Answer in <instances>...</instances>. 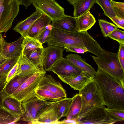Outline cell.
I'll return each mask as SVG.
<instances>
[{
  "instance_id": "cell-23",
  "label": "cell",
  "mask_w": 124,
  "mask_h": 124,
  "mask_svg": "<svg viewBox=\"0 0 124 124\" xmlns=\"http://www.w3.org/2000/svg\"><path fill=\"white\" fill-rule=\"evenodd\" d=\"M21 117L3 106L0 105V124H14Z\"/></svg>"
},
{
  "instance_id": "cell-7",
  "label": "cell",
  "mask_w": 124,
  "mask_h": 124,
  "mask_svg": "<svg viewBox=\"0 0 124 124\" xmlns=\"http://www.w3.org/2000/svg\"><path fill=\"white\" fill-rule=\"evenodd\" d=\"M32 3L36 10L48 16L52 21L65 15L63 8L54 0H33Z\"/></svg>"
},
{
  "instance_id": "cell-22",
  "label": "cell",
  "mask_w": 124,
  "mask_h": 124,
  "mask_svg": "<svg viewBox=\"0 0 124 124\" xmlns=\"http://www.w3.org/2000/svg\"><path fill=\"white\" fill-rule=\"evenodd\" d=\"M81 106V96L79 93H76L72 98L68 114L66 117V119L77 120Z\"/></svg>"
},
{
  "instance_id": "cell-34",
  "label": "cell",
  "mask_w": 124,
  "mask_h": 124,
  "mask_svg": "<svg viewBox=\"0 0 124 124\" xmlns=\"http://www.w3.org/2000/svg\"><path fill=\"white\" fill-rule=\"evenodd\" d=\"M108 37L119 43L124 44V31L117 28L110 34Z\"/></svg>"
},
{
  "instance_id": "cell-3",
  "label": "cell",
  "mask_w": 124,
  "mask_h": 124,
  "mask_svg": "<svg viewBox=\"0 0 124 124\" xmlns=\"http://www.w3.org/2000/svg\"><path fill=\"white\" fill-rule=\"evenodd\" d=\"M92 56L98 68L109 75L124 86V70L119 60L118 52L113 53L103 49L101 56Z\"/></svg>"
},
{
  "instance_id": "cell-11",
  "label": "cell",
  "mask_w": 124,
  "mask_h": 124,
  "mask_svg": "<svg viewBox=\"0 0 124 124\" xmlns=\"http://www.w3.org/2000/svg\"><path fill=\"white\" fill-rule=\"evenodd\" d=\"M64 50L63 48L50 45L44 48L43 67L45 71H48L56 62L63 58Z\"/></svg>"
},
{
  "instance_id": "cell-9",
  "label": "cell",
  "mask_w": 124,
  "mask_h": 124,
  "mask_svg": "<svg viewBox=\"0 0 124 124\" xmlns=\"http://www.w3.org/2000/svg\"><path fill=\"white\" fill-rule=\"evenodd\" d=\"M62 82L74 90L79 91L93 79L94 76L82 71L79 74L72 73L67 76H57Z\"/></svg>"
},
{
  "instance_id": "cell-8",
  "label": "cell",
  "mask_w": 124,
  "mask_h": 124,
  "mask_svg": "<svg viewBox=\"0 0 124 124\" xmlns=\"http://www.w3.org/2000/svg\"><path fill=\"white\" fill-rule=\"evenodd\" d=\"M104 105L98 107L86 116L78 120L79 124H112L117 122L109 117Z\"/></svg>"
},
{
  "instance_id": "cell-42",
  "label": "cell",
  "mask_w": 124,
  "mask_h": 124,
  "mask_svg": "<svg viewBox=\"0 0 124 124\" xmlns=\"http://www.w3.org/2000/svg\"><path fill=\"white\" fill-rule=\"evenodd\" d=\"M5 41L4 39L2 37V34H0V54L1 53Z\"/></svg>"
},
{
  "instance_id": "cell-35",
  "label": "cell",
  "mask_w": 124,
  "mask_h": 124,
  "mask_svg": "<svg viewBox=\"0 0 124 124\" xmlns=\"http://www.w3.org/2000/svg\"><path fill=\"white\" fill-rule=\"evenodd\" d=\"M113 7L116 16L124 18V3L112 0Z\"/></svg>"
},
{
  "instance_id": "cell-14",
  "label": "cell",
  "mask_w": 124,
  "mask_h": 124,
  "mask_svg": "<svg viewBox=\"0 0 124 124\" xmlns=\"http://www.w3.org/2000/svg\"><path fill=\"white\" fill-rule=\"evenodd\" d=\"M52 27L65 31H78L77 18L65 15L57 19L52 21Z\"/></svg>"
},
{
  "instance_id": "cell-39",
  "label": "cell",
  "mask_w": 124,
  "mask_h": 124,
  "mask_svg": "<svg viewBox=\"0 0 124 124\" xmlns=\"http://www.w3.org/2000/svg\"><path fill=\"white\" fill-rule=\"evenodd\" d=\"M118 55L120 63L122 69L124 70V44L119 43Z\"/></svg>"
},
{
  "instance_id": "cell-2",
  "label": "cell",
  "mask_w": 124,
  "mask_h": 124,
  "mask_svg": "<svg viewBox=\"0 0 124 124\" xmlns=\"http://www.w3.org/2000/svg\"><path fill=\"white\" fill-rule=\"evenodd\" d=\"M79 91L81 97V106L77 120L85 116L93 110L104 105L94 78Z\"/></svg>"
},
{
  "instance_id": "cell-13",
  "label": "cell",
  "mask_w": 124,
  "mask_h": 124,
  "mask_svg": "<svg viewBox=\"0 0 124 124\" xmlns=\"http://www.w3.org/2000/svg\"><path fill=\"white\" fill-rule=\"evenodd\" d=\"M48 71H52L57 76H67L72 73L78 74L82 71L63 57L56 62Z\"/></svg>"
},
{
  "instance_id": "cell-4",
  "label": "cell",
  "mask_w": 124,
  "mask_h": 124,
  "mask_svg": "<svg viewBox=\"0 0 124 124\" xmlns=\"http://www.w3.org/2000/svg\"><path fill=\"white\" fill-rule=\"evenodd\" d=\"M20 5L19 0H0V34L6 32L11 27Z\"/></svg>"
},
{
  "instance_id": "cell-36",
  "label": "cell",
  "mask_w": 124,
  "mask_h": 124,
  "mask_svg": "<svg viewBox=\"0 0 124 124\" xmlns=\"http://www.w3.org/2000/svg\"><path fill=\"white\" fill-rule=\"evenodd\" d=\"M52 26L51 24L47 26L37 37L36 39L42 44L45 41L50 35Z\"/></svg>"
},
{
  "instance_id": "cell-44",
  "label": "cell",
  "mask_w": 124,
  "mask_h": 124,
  "mask_svg": "<svg viewBox=\"0 0 124 124\" xmlns=\"http://www.w3.org/2000/svg\"><path fill=\"white\" fill-rule=\"evenodd\" d=\"M6 58L4 57L1 55V53L0 54V61L3 60Z\"/></svg>"
},
{
  "instance_id": "cell-41",
  "label": "cell",
  "mask_w": 124,
  "mask_h": 124,
  "mask_svg": "<svg viewBox=\"0 0 124 124\" xmlns=\"http://www.w3.org/2000/svg\"><path fill=\"white\" fill-rule=\"evenodd\" d=\"M64 49L66 52H70L79 54H84L88 52L86 49L79 47H71Z\"/></svg>"
},
{
  "instance_id": "cell-1",
  "label": "cell",
  "mask_w": 124,
  "mask_h": 124,
  "mask_svg": "<svg viewBox=\"0 0 124 124\" xmlns=\"http://www.w3.org/2000/svg\"><path fill=\"white\" fill-rule=\"evenodd\" d=\"M94 79L104 105L108 108L124 110V86L98 68Z\"/></svg>"
},
{
  "instance_id": "cell-27",
  "label": "cell",
  "mask_w": 124,
  "mask_h": 124,
  "mask_svg": "<svg viewBox=\"0 0 124 124\" xmlns=\"http://www.w3.org/2000/svg\"><path fill=\"white\" fill-rule=\"evenodd\" d=\"M22 47V52L24 54L37 48L43 47L42 44L38 40L29 36L24 37Z\"/></svg>"
},
{
  "instance_id": "cell-12",
  "label": "cell",
  "mask_w": 124,
  "mask_h": 124,
  "mask_svg": "<svg viewBox=\"0 0 124 124\" xmlns=\"http://www.w3.org/2000/svg\"><path fill=\"white\" fill-rule=\"evenodd\" d=\"M38 87L46 89L60 98H67L66 90L60 82L57 81L50 75H45Z\"/></svg>"
},
{
  "instance_id": "cell-20",
  "label": "cell",
  "mask_w": 124,
  "mask_h": 124,
  "mask_svg": "<svg viewBox=\"0 0 124 124\" xmlns=\"http://www.w3.org/2000/svg\"><path fill=\"white\" fill-rule=\"evenodd\" d=\"M44 48H37L25 54L22 53L30 63L42 72L46 71L43 67Z\"/></svg>"
},
{
  "instance_id": "cell-38",
  "label": "cell",
  "mask_w": 124,
  "mask_h": 124,
  "mask_svg": "<svg viewBox=\"0 0 124 124\" xmlns=\"http://www.w3.org/2000/svg\"><path fill=\"white\" fill-rule=\"evenodd\" d=\"M19 64L17 62L8 73L6 81L7 84L12 78L17 75V71L19 68Z\"/></svg>"
},
{
  "instance_id": "cell-26",
  "label": "cell",
  "mask_w": 124,
  "mask_h": 124,
  "mask_svg": "<svg viewBox=\"0 0 124 124\" xmlns=\"http://www.w3.org/2000/svg\"><path fill=\"white\" fill-rule=\"evenodd\" d=\"M32 74L25 76L16 75L6 85L5 90L7 93L8 95H11Z\"/></svg>"
},
{
  "instance_id": "cell-10",
  "label": "cell",
  "mask_w": 124,
  "mask_h": 124,
  "mask_svg": "<svg viewBox=\"0 0 124 124\" xmlns=\"http://www.w3.org/2000/svg\"><path fill=\"white\" fill-rule=\"evenodd\" d=\"M59 101L52 102L41 111L32 124H57L58 119L57 110Z\"/></svg>"
},
{
  "instance_id": "cell-45",
  "label": "cell",
  "mask_w": 124,
  "mask_h": 124,
  "mask_svg": "<svg viewBox=\"0 0 124 124\" xmlns=\"http://www.w3.org/2000/svg\"></svg>"
},
{
  "instance_id": "cell-37",
  "label": "cell",
  "mask_w": 124,
  "mask_h": 124,
  "mask_svg": "<svg viewBox=\"0 0 124 124\" xmlns=\"http://www.w3.org/2000/svg\"><path fill=\"white\" fill-rule=\"evenodd\" d=\"M7 76L0 79V105H2L3 101L4 98L8 95L5 90Z\"/></svg>"
},
{
  "instance_id": "cell-19",
  "label": "cell",
  "mask_w": 124,
  "mask_h": 124,
  "mask_svg": "<svg viewBox=\"0 0 124 124\" xmlns=\"http://www.w3.org/2000/svg\"><path fill=\"white\" fill-rule=\"evenodd\" d=\"M17 62L19 65L17 71V75L25 76L33 74L36 72H42L30 63L22 52L19 56Z\"/></svg>"
},
{
  "instance_id": "cell-32",
  "label": "cell",
  "mask_w": 124,
  "mask_h": 124,
  "mask_svg": "<svg viewBox=\"0 0 124 124\" xmlns=\"http://www.w3.org/2000/svg\"><path fill=\"white\" fill-rule=\"evenodd\" d=\"M105 109L109 117L117 122L124 121V110L105 108Z\"/></svg>"
},
{
  "instance_id": "cell-15",
  "label": "cell",
  "mask_w": 124,
  "mask_h": 124,
  "mask_svg": "<svg viewBox=\"0 0 124 124\" xmlns=\"http://www.w3.org/2000/svg\"><path fill=\"white\" fill-rule=\"evenodd\" d=\"M24 37L21 36L16 40L8 43L5 42L2 51L1 53L6 58L19 57L22 53V44Z\"/></svg>"
},
{
  "instance_id": "cell-18",
  "label": "cell",
  "mask_w": 124,
  "mask_h": 124,
  "mask_svg": "<svg viewBox=\"0 0 124 124\" xmlns=\"http://www.w3.org/2000/svg\"><path fill=\"white\" fill-rule=\"evenodd\" d=\"M65 58L81 71L95 76L96 71L81 56L76 54H70L66 56Z\"/></svg>"
},
{
  "instance_id": "cell-28",
  "label": "cell",
  "mask_w": 124,
  "mask_h": 124,
  "mask_svg": "<svg viewBox=\"0 0 124 124\" xmlns=\"http://www.w3.org/2000/svg\"><path fill=\"white\" fill-rule=\"evenodd\" d=\"M72 98H63L59 101L57 115L58 120L62 117H66L68 115Z\"/></svg>"
},
{
  "instance_id": "cell-29",
  "label": "cell",
  "mask_w": 124,
  "mask_h": 124,
  "mask_svg": "<svg viewBox=\"0 0 124 124\" xmlns=\"http://www.w3.org/2000/svg\"><path fill=\"white\" fill-rule=\"evenodd\" d=\"M35 93L38 97L46 101L54 102L58 101L62 99L46 89L38 87Z\"/></svg>"
},
{
  "instance_id": "cell-25",
  "label": "cell",
  "mask_w": 124,
  "mask_h": 124,
  "mask_svg": "<svg viewBox=\"0 0 124 124\" xmlns=\"http://www.w3.org/2000/svg\"><path fill=\"white\" fill-rule=\"evenodd\" d=\"M2 105L13 113L21 116L23 112L21 103L15 98L8 95L3 100Z\"/></svg>"
},
{
  "instance_id": "cell-21",
  "label": "cell",
  "mask_w": 124,
  "mask_h": 124,
  "mask_svg": "<svg viewBox=\"0 0 124 124\" xmlns=\"http://www.w3.org/2000/svg\"><path fill=\"white\" fill-rule=\"evenodd\" d=\"M95 1V0H79L74 3L73 4L74 17H78L86 13L93 7Z\"/></svg>"
},
{
  "instance_id": "cell-31",
  "label": "cell",
  "mask_w": 124,
  "mask_h": 124,
  "mask_svg": "<svg viewBox=\"0 0 124 124\" xmlns=\"http://www.w3.org/2000/svg\"><path fill=\"white\" fill-rule=\"evenodd\" d=\"M99 24L103 36L108 37L110 34L118 28L114 24L102 19L98 20Z\"/></svg>"
},
{
  "instance_id": "cell-17",
  "label": "cell",
  "mask_w": 124,
  "mask_h": 124,
  "mask_svg": "<svg viewBox=\"0 0 124 124\" xmlns=\"http://www.w3.org/2000/svg\"><path fill=\"white\" fill-rule=\"evenodd\" d=\"M52 20L46 15L41 14L40 16L33 23L30 29L28 36L36 39L38 36Z\"/></svg>"
},
{
  "instance_id": "cell-6",
  "label": "cell",
  "mask_w": 124,
  "mask_h": 124,
  "mask_svg": "<svg viewBox=\"0 0 124 124\" xmlns=\"http://www.w3.org/2000/svg\"><path fill=\"white\" fill-rule=\"evenodd\" d=\"M52 102L42 100L36 95L26 101L21 103L23 113L21 116L23 121L32 124L41 110Z\"/></svg>"
},
{
  "instance_id": "cell-24",
  "label": "cell",
  "mask_w": 124,
  "mask_h": 124,
  "mask_svg": "<svg viewBox=\"0 0 124 124\" xmlns=\"http://www.w3.org/2000/svg\"><path fill=\"white\" fill-rule=\"evenodd\" d=\"M77 18L79 31H87L96 22L95 17L89 11Z\"/></svg>"
},
{
  "instance_id": "cell-46",
  "label": "cell",
  "mask_w": 124,
  "mask_h": 124,
  "mask_svg": "<svg viewBox=\"0 0 124 124\" xmlns=\"http://www.w3.org/2000/svg\"></svg>"
},
{
  "instance_id": "cell-43",
  "label": "cell",
  "mask_w": 124,
  "mask_h": 124,
  "mask_svg": "<svg viewBox=\"0 0 124 124\" xmlns=\"http://www.w3.org/2000/svg\"><path fill=\"white\" fill-rule=\"evenodd\" d=\"M70 3V4L72 5L76 2L79 0H66Z\"/></svg>"
},
{
  "instance_id": "cell-5",
  "label": "cell",
  "mask_w": 124,
  "mask_h": 124,
  "mask_svg": "<svg viewBox=\"0 0 124 124\" xmlns=\"http://www.w3.org/2000/svg\"><path fill=\"white\" fill-rule=\"evenodd\" d=\"M46 72H36L31 76L10 96L21 103L36 95L35 92Z\"/></svg>"
},
{
  "instance_id": "cell-33",
  "label": "cell",
  "mask_w": 124,
  "mask_h": 124,
  "mask_svg": "<svg viewBox=\"0 0 124 124\" xmlns=\"http://www.w3.org/2000/svg\"><path fill=\"white\" fill-rule=\"evenodd\" d=\"M19 57L8 58L0 66V74H7L17 62Z\"/></svg>"
},
{
  "instance_id": "cell-16",
  "label": "cell",
  "mask_w": 124,
  "mask_h": 124,
  "mask_svg": "<svg viewBox=\"0 0 124 124\" xmlns=\"http://www.w3.org/2000/svg\"><path fill=\"white\" fill-rule=\"evenodd\" d=\"M41 14L36 10L30 16L18 23L13 28V30L20 33L23 37L27 36L28 32L31 26L40 16Z\"/></svg>"
},
{
  "instance_id": "cell-30",
  "label": "cell",
  "mask_w": 124,
  "mask_h": 124,
  "mask_svg": "<svg viewBox=\"0 0 124 124\" xmlns=\"http://www.w3.org/2000/svg\"><path fill=\"white\" fill-rule=\"evenodd\" d=\"M97 3L102 8L104 14L110 19L116 16L112 3V0H95Z\"/></svg>"
},
{
  "instance_id": "cell-40",
  "label": "cell",
  "mask_w": 124,
  "mask_h": 124,
  "mask_svg": "<svg viewBox=\"0 0 124 124\" xmlns=\"http://www.w3.org/2000/svg\"><path fill=\"white\" fill-rule=\"evenodd\" d=\"M118 28L124 29V18L116 16L110 19Z\"/></svg>"
}]
</instances>
